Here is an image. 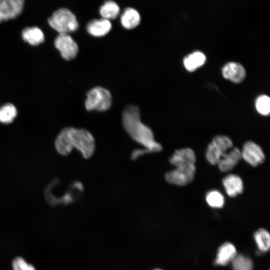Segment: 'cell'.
Returning <instances> with one entry per match:
<instances>
[{"label":"cell","instance_id":"27","mask_svg":"<svg viewBox=\"0 0 270 270\" xmlns=\"http://www.w3.org/2000/svg\"><path fill=\"white\" fill-rule=\"evenodd\" d=\"M150 153V152L147 149L142 147V148L134 150L131 154L130 158L132 160H135L146 154Z\"/></svg>","mask_w":270,"mask_h":270},{"label":"cell","instance_id":"22","mask_svg":"<svg viewBox=\"0 0 270 270\" xmlns=\"http://www.w3.org/2000/svg\"><path fill=\"white\" fill-rule=\"evenodd\" d=\"M211 142L222 154V156L231 149L233 145L230 138L222 135L214 136Z\"/></svg>","mask_w":270,"mask_h":270},{"label":"cell","instance_id":"29","mask_svg":"<svg viewBox=\"0 0 270 270\" xmlns=\"http://www.w3.org/2000/svg\"><path fill=\"white\" fill-rule=\"evenodd\" d=\"M1 0H0V2Z\"/></svg>","mask_w":270,"mask_h":270},{"label":"cell","instance_id":"6","mask_svg":"<svg viewBox=\"0 0 270 270\" xmlns=\"http://www.w3.org/2000/svg\"><path fill=\"white\" fill-rule=\"evenodd\" d=\"M54 44L64 60H70L76 58L78 52V46L68 34H59L56 37Z\"/></svg>","mask_w":270,"mask_h":270},{"label":"cell","instance_id":"20","mask_svg":"<svg viewBox=\"0 0 270 270\" xmlns=\"http://www.w3.org/2000/svg\"><path fill=\"white\" fill-rule=\"evenodd\" d=\"M254 238L258 249L262 252L268 250L270 246L269 232L264 228L258 230L254 234Z\"/></svg>","mask_w":270,"mask_h":270},{"label":"cell","instance_id":"7","mask_svg":"<svg viewBox=\"0 0 270 270\" xmlns=\"http://www.w3.org/2000/svg\"><path fill=\"white\" fill-rule=\"evenodd\" d=\"M242 158L253 166L262 163L265 156L261 148L252 141L246 142L241 152Z\"/></svg>","mask_w":270,"mask_h":270},{"label":"cell","instance_id":"17","mask_svg":"<svg viewBox=\"0 0 270 270\" xmlns=\"http://www.w3.org/2000/svg\"><path fill=\"white\" fill-rule=\"evenodd\" d=\"M206 56L201 52H194L184 59L185 68L190 72H193L202 66L206 62Z\"/></svg>","mask_w":270,"mask_h":270},{"label":"cell","instance_id":"13","mask_svg":"<svg viewBox=\"0 0 270 270\" xmlns=\"http://www.w3.org/2000/svg\"><path fill=\"white\" fill-rule=\"evenodd\" d=\"M222 184L229 196L235 197L243 191L242 180L236 174H230L224 177L222 180Z\"/></svg>","mask_w":270,"mask_h":270},{"label":"cell","instance_id":"15","mask_svg":"<svg viewBox=\"0 0 270 270\" xmlns=\"http://www.w3.org/2000/svg\"><path fill=\"white\" fill-rule=\"evenodd\" d=\"M122 26L128 30L137 26L140 22V16L138 11L132 8H127L124 10L120 17Z\"/></svg>","mask_w":270,"mask_h":270},{"label":"cell","instance_id":"2","mask_svg":"<svg viewBox=\"0 0 270 270\" xmlns=\"http://www.w3.org/2000/svg\"><path fill=\"white\" fill-rule=\"evenodd\" d=\"M70 142L72 149H76L86 159L91 158L96 149V142L92 134L81 128L67 127Z\"/></svg>","mask_w":270,"mask_h":270},{"label":"cell","instance_id":"14","mask_svg":"<svg viewBox=\"0 0 270 270\" xmlns=\"http://www.w3.org/2000/svg\"><path fill=\"white\" fill-rule=\"evenodd\" d=\"M235 246L230 242H225L218 248L215 264L224 266L232 262L236 255Z\"/></svg>","mask_w":270,"mask_h":270},{"label":"cell","instance_id":"4","mask_svg":"<svg viewBox=\"0 0 270 270\" xmlns=\"http://www.w3.org/2000/svg\"><path fill=\"white\" fill-rule=\"evenodd\" d=\"M112 100V96L108 90L97 86L91 89L87 93V98L85 102L86 108L89 111H105L110 107Z\"/></svg>","mask_w":270,"mask_h":270},{"label":"cell","instance_id":"24","mask_svg":"<svg viewBox=\"0 0 270 270\" xmlns=\"http://www.w3.org/2000/svg\"><path fill=\"white\" fill-rule=\"evenodd\" d=\"M255 106L259 114L267 116L270 112V99L266 95L259 96L256 100Z\"/></svg>","mask_w":270,"mask_h":270},{"label":"cell","instance_id":"3","mask_svg":"<svg viewBox=\"0 0 270 270\" xmlns=\"http://www.w3.org/2000/svg\"><path fill=\"white\" fill-rule=\"evenodd\" d=\"M50 26L59 34H68L78 28L76 18L70 10L60 8L55 11L48 18Z\"/></svg>","mask_w":270,"mask_h":270},{"label":"cell","instance_id":"9","mask_svg":"<svg viewBox=\"0 0 270 270\" xmlns=\"http://www.w3.org/2000/svg\"><path fill=\"white\" fill-rule=\"evenodd\" d=\"M223 76L234 83L242 82L246 77V70L244 66L236 62H230L226 64L222 69Z\"/></svg>","mask_w":270,"mask_h":270},{"label":"cell","instance_id":"25","mask_svg":"<svg viewBox=\"0 0 270 270\" xmlns=\"http://www.w3.org/2000/svg\"><path fill=\"white\" fill-rule=\"evenodd\" d=\"M206 158L212 164H217L222 154L218 149L210 142L206 150Z\"/></svg>","mask_w":270,"mask_h":270},{"label":"cell","instance_id":"11","mask_svg":"<svg viewBox=\"0 0 270 270\" xmlns=\"http://www.w3.org/2000/svg\"><path fill=\"white\" fill-rule=\"evenodd\" d=\"M241 158V152L234 148L224 154L217 164L222 172H226L232 170Z\"/></svg>","mask_w":270,"mask_h":270},{"label":"cell","instance_id":"21","mask_svg":"<svg viewBox=\"0 0 270 270\" xmlns=\"http://www.w3.org/2000/svg\"><path fill=\"white\" fill-rule=\"evenodd\" d=\"M232 264L233 270H252L251 259L241 254H236Z\"/></svg>","mask_w":270,"mask_h":270},{"label":"cell","instance_id":"12","mask_svg":"<svg viewBox=\"0 0 270 270\" xmlns=\"http://www.w3.org/2000/svg\"><path fill=\"white\" fill-rule=\"evenodd\" d=\"M196 160L194 152L190 148L176 150L170 158V162L175 166L193 164Z\"/></svg>","mask_w":270,"mask_h":270},{"label":"cell","instance_id":"5","mask_svg":"<svg viewBox=\"0 0 270 270\" xmlns=\"http://www.w3.org/2000/svg\"><path fill=\"white\" fill-rule=\"evenodd\" d=\"M196 172L195 164L182 165L168 172L165 174L166 180L173 184L185 186L192 181Z\"/></svg>","mask_w":270,"mask_h":270},{"label":"cell","instance_id":"19","mask_svg":"<svg viewBox=\"0 0 270 270\" xmlns=\"http://www.w3.org/2000/svg\"><path fill=\"white\" fill-rule=\"evenodd\" d=\"M17 110L10 103L6 104L0 107V122L4 124L12 122L17 116Z\"/></svg>","mask_w":270,"mask_h":270},{"label":"cell","instance_id":"23","mask_svg":"<svg viewBox=\"0 0 270 270\" xmlns=\"http://www.w3.org/2000/svg\"><path fill=\"white\" fill-rule=\"evenodd\" d=\"M206 200L210 206L214 208H221L224 203L223 195L218 190L209 192L206 195Z\"/></svg>","mask_w":270,"mask_h":270},{"label":"cell","instance_id":"1","mask_svg":"<svg viewBox=\"0 0 270 270\" xmlns=\"http://www.w3.org/2000/svg\"><path fill=\"white\" fill-rule=\"evenodd\" d=\"M122 122L130 136L150 153L162 150V146L155 140L152 130L141 122L140 110L137 106H130L126 108L122 114Z\"/></svg>","mask_w":270,"mask_h":270},{"label":"cell","instance_id":"10","mask_svg":"<svg viewBox=\"0 0 270 270\" xmlns=\"http://www.w3.org/2000/svg\"><path fill=\"white\" fill-rule=\"evenodd\" d=\"M112 26L110 20L102 18L89 22L86 24V30L90 34L95 37H101L108 34Z\"/></svg>","mask_w":270,"mask_h":270},{"label":"cell","instance_id":"16","mask_svg":"<svg viewBox=\"0 0 270 270\" xmlns=\"http://www.w3.org/2000/svg\"><path fill=\"white\" fill-rule=\"evenodd\" d=\"M22 36L24 41L33 46L41 44L44 40L42 31L36 26L25 28L22 31Z\"/></svg>","mask_w":270,"mask_h":270},{"label":"cell","instance_id":"28","mask_svg":"<svg viewBox=\"0 0 270 270\" xmlns=\"http://www.w3.org/2000/svg\"><path fill=\"white\" fill-rule=\"evenodd\" d=\"M154 270H162L156 268V269H154Z\"/></svg>","mask_w":270,"mask_h":270},{"label":"cell","instance_id":"26","mask_svg":"<svg viewBox=\"0 0 270 270\" xmlns=\"http://www.w3.org/2000/svg\"><path fill=\"white\" fill-rule=\"evenodd\" d=\"M14 270H36L31 264H28L22 258H16L12 262Z\"/></svg>","mask_w":270,"mask_h":270},{"label":"cell","instance_id":"8","mask_svg":"<svg viewBox=\"0 0 270 270\" xmlns=\"http://www.w3.org/2000/svg\"><path fill=\"white\" fill-rule=\"evenodd\" d=\"M24 0H2L0 2V23L18 16L22 12Z\"/></svg>","mask_w":270,"mask_h":270},{"label":"cell","instance_id":"18","mask_svg":"<svg viewBox=\"0 0 270 270\" xmlns=\"http://www.w3.org/2000/svg\"><path fill=\"white\" fill-rule=\"evenodd\" d=\"M99 12L102 18L110 20L118 16L120 12V8L116 2L108 0L100 6Z\"/></svg>","mask_w":270,"mask_h":270}]
</instances>
